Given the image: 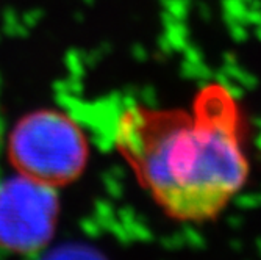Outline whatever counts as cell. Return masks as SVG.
Masks as SVG:
<instances>
[{
	"instance_id": "7a4b0ae2",
	"label": "cell",
	"mask_w": 261,
	"mask_h": 260,
	"mask_svg": "<svg viewBox=\"0 0 261 260\" xmlns=\"http://www.w3.org/2000/svg\"><path fill=\"white\" fill-rule=\"evenodd\" d=\"M7 160L16 174L60 190L86 171L89 139L66 111L36 108L13 124L7 138Z\"/></svg>"
},
{
	"instance_id": "6da1fadb",
	"label": "cell",
	"mask_w": 261,
	"mask_h": 260,
	"mask_svg": "<svg viewBox=\"0 0 261 260\" xmlns=\"http://www.w3.org/2000/svg\"><path fill=\"white\" fill-rule=\"evenodd\" d=\"M114 146L153 202L183 223L218 218L249 177L243 111L221 83L205 85L189 108H125Z\"/></svg>"
},
{
	"instance_id": "3957f363",
	"label": "cell",
	"mask_w": 261,
	"mask_h": 260,
	"mask_svg": "<svg viewBox=\"0 0 261 260\" xmlns=\"http://www.w3.org/2000/svg\"><path fill=\"white\" fill-rule=\"evenodd\" d=\"M58 190L20 174L0 180V249L32 255L50 245L60 221Z\"/></svg>"
},
{
	"instance_id": "277c9868",
	"label": "cell",
	"mask_w": 261,
	"mask_h": 260,
	"mask_svg": "<svg viewBox=\"0 0 261 260\" xmlns=\"http://www.w3.org/2000/svg\"><path fill=\"white\" fill-rule=\"evenodd\" d=\"M42 260H105L97 251L82 245H67L54 249Z\"/></svg>"
}]
</instances>
